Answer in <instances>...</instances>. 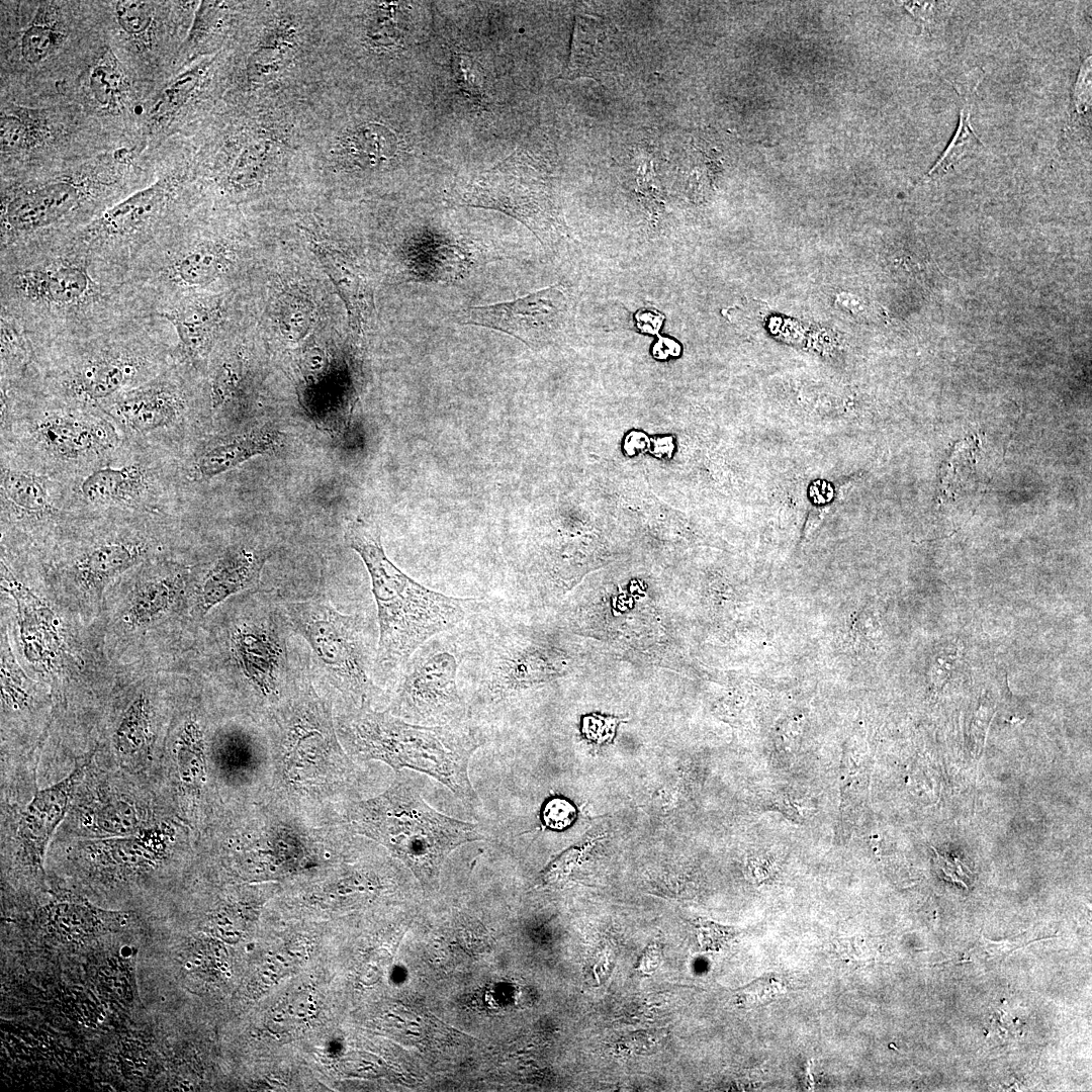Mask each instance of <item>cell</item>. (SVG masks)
<instances>
[{
	"mask_svg": "<svg viewBox=\"0 0 1092 1092\" xmlns=\"http://www.w3.org/2000/svg\"><path fill=\"white\" fill-rule=\"evenodd\" d=\"M86 822L93 831L102 835L122 836L138 831L140 821L132 805L120 799H112L93 808Z\"/></svg>",
	"mask_w": 1092,
	"mask_h": 1092,
	"instance_id": "4dcf8cb0",
	"label": "cell"
},
{
	"mask_svg": "<svg viewBox=\"0 0 1092 1092\" xmlns=\"http://www.w3.org/2000/svg\"><path fill=\"white\" fill-rule=\"evenodd\" d=\"M644 959V962L647 966H649L650 964L652 966H656L658 960V950L656 949V947L649 948Z\"/></svg>",
	"mask_w": 1092,
	"mask_h": 1092,
	"instance_id": "f907efd6",
	"label": "cell"
},
{
	"mask_svg": "<svg viewBox=\"0 0 1092 1092\" xmlns=\"http://www.w3.org/2000/svg\"><path fill=\"white\" fill-rule=\"evenodd\" d=\"M77 479L1 451L2 532H15L21 537L66 533L83 513L74 491Z\"/></svg>",
	"mask_w": 1092,
	"mask_h": 1092,
	"instance_id": "52a82bcc",
	"label": "cell"
},
{
	"mask_svg": "<svg viewBox=\"0 0 1092 1092\" xmlns=\"http://www.w3.org/2000/svg\"><path fill=\"white\" fill-rule=\"evenodd\" d=\"M262 563L245 548L232 550L220 557L207 572L199 592L203 613L256 583Z\"/></svg>",
	"mask_w": 1092,
	"mask_h": 1092,
	"instance_id": "44dd1931",
	"label": "cell"
},
{
	"mask_svg": "<svg viewBox=\"0 0 1092 1092\" xmlns=\"http://www.w3.org/2000/svg\"><path fill=\"white\" fill-rule=\"evenodd\" d=\"M91 756L75 764L58 783L35 792L19 816L18 838L26 862L42 869L49 842L65 818L77 787L82 782Z\"/></svg>",
	"mask_w": 1092,
	"mask_h": 1092,
	"instance_id": "5bb4252c",
	"label": "cell"
},
{
	"mask_svg": "<svg viewBox=\"0 0 1092 1092\" xmlns=\"http://www.w3.org/2000/svg\"><path fill=\"white\" fill-rule=\"evenodd\" d=\"M0 415V451L72 478L112 463L130 449L100 408L1 387Z\"/></svg>",
	"mask_w": 1092,
	"mask_h": 1092,
	"instance_id": "7a4b0ae2",
	"label": "cell"
},
{
	"mask_svg": "<svg viewBox=\"0 0 1092 1092\" xmlns=\"http://www.w3.org/2000/svg\"><path fill=\"white\" fill-rule=\"evenodd\" d=\"M310 249L344 301L350 327L360 333L373 308L372 293L366 280L339 251L314 242Z\"/></svg>",
	"mask_w": 1092,
	"mask_h": 1092,
	"instance_id": "d6986e66",
	"label": "cell"
},
{
	"mask_svg": "<svg viewBox=\"0 0 1092 1092\" xmlns=\"http://www.w3.org/2000/svg\"><path fill=\"white\" fill-rule=\"evenodd\" d=\"M165 369L166 355L154 342L98 340L38 359L19 389L76 406L101 408Z\"/></svg>",
	"mask_w": 1092,
	"mask_h": 1092,
	"instance_id": "5b68a950",
	"label": "cell"
},
{
	"mask_svg": "<svg viewBox=\"0 0 1092 1092\" xmlns=\"http://www.w3.org/2000/svg\"><path fill=\"white\" fill-rule=\"evenodd\" d=\"M961 100L958 128L944 152L922 180L941 176L967 155L980 148H984V144L974 130L971 122V104L969 97L961 96Z\"/></svg>",
	"mask_w": 1092,
	"mask_h": 1092,
	"instance_id": "f1b7e54d",
	"label": "cell"
},
{
	"mask_svg": "<svg viewBox=\"0 0 1092 1092\" xmlns=\"http://www.w3.org/2000/svg\"><path fill=\"white\" fill-rule=\"evenodd\" d=\"M163 515L114 511L112 529L83 539L64 563V571L83 589L100 593L113 579L159 553L153 529Z\"/></svg>",
	"mask_w": 1092,
	"mask_h": 1092,
	"instance_id": "30bf717a",
	"label": "cell"
},
{
	"mask_svg": "<svg viewBox=\"0 0 1092 1092\" xmlns=\"http://www.w3.org/2000/svg\"><path fill=\"white\" fill-rule=\"evenodd\" d=\"M180 571H164L139 580L128 598L122 620L130 628H143L168 614L182 596Z\"/></svg>",
	"mask_w": 1092,
	"mask_h": 1092,
	"instance_id": "ffe728a7",
	"label": "cell"
},
{
	"mask_svg": "<svg viewBox=\"0 0 1092 1092\" xmlns=\"http://www.w3.org/2000/svg\"><path fill=\"white\" fill-rule=\"evenodd\" d=\"M280 314L282 329L289 339L302 338L311 325V305L296 296L285 298Z\"/></svg>",
	"mask_w": 1092,
	"mask_h": 1092,
	"instance_id": "8d00e7d4",
	"label": "cell"
},
{
	"mask_svg": "<svg viewBox=\"0 0 1092 1092\" xmlns=\"http://www.w3.org/2000/svg\"><path fill=\"white\" fill-rule=\"evenodd\" d=\"M452 70L460 89L475 99L484 93V75L479 64L464 54H453Z\"/></svg>",
	"mask_w": 1092,
	"mask_h": 1092,
	"instance_id": "74e56055",
	"label": "cell"
},
{
	"mask_svg": "<svg viewBox=\"0 0 1092 1092\" xmlns=\"http://www.w3.org/2000/svg\"><path fill=\"white\" fill-rule=\"evenodd\" d=\"M56 17L52 3L39 5L32 23L21 38V54L27 63H39L63 42L65 34L58 29Z\"/></svg>",
	"mask_w": 1092,
	"mask_h": 1092,
	"instance_id": "83f0119b",
	"label": "cell"
},
{
	"mask_svg": "<svg viewBox=\"0 0 1092 1092\" xmlns=\"http://www.w3.org/2000/svg\"><path fill=\"white\" fill-rule=\"evenodd\" d=\"M289 616L294 629L337 685L358 706L370 705L378 689L370 675V653L362 620L318 601L290 606Z\"/></svg>",
	"mask_w": 1092,
	"mask_h": 1092,
	"instance_id": "ba28073f",
	"label": "cell"
},
{
	"mask_svg": "<svg viewBox=\"0 0 1092 1092\" xmlns=\"http://www.w3.org/2000/svg\"><path fill=\"white\" fill-rule=\"evenodd\" d=\"M338 729L346 749L357 758L382 761L396 772L402 768L423 772L449 789L467 809L474 812L480 806L468 768L483 739L472 722L413 724L365 704L344 716Z\"/></svg>",
	"mask_w": 1092,
	"mask_h": 1092,
	"instance_id": "3957f363",
	"label": "cell"
},
{
	"mask_svg": "<svg viewBox=\"0 0 1092 1092\" xmlns=\"http://www.w3.org/2000/svg\"><path fill=\"white\" fill-rule=\"evenodd\" d=\"M349 821L355 832L401 859L424 888L438 884L441 868L454 849L485 839L477 824L438 812L418 788L402 780L375 798L354 803Z\"/></svg>",
	"mask_w": 1092,
	"mask_h": 1092,
	"instance_id": "277c9868",
	"label": "cell"
},
{
	"mask_svg": "<svg viewBox=\"0 0 1092 1092\" xmlns=\"http://www.w3.org/2000/svg\"><path fill=\"white\" fill-rule=\"evenodd\" d=\"M82 196V189L70 181H56L23 190L6 204L3 223L11 233H30L47 228L77 207Z\"/></svg>",
	"mask_w": 1092,
	"mask_h": 1092,
	"instance_id": "9a60e30c",
	"label": "cell"
},
{
	"mask_svg": "<svg viewBox=\"0 0 1092 1092\" xmlns=\"http://www.w3.org/2000/svg\"><path fill=\"white\" fill-rule=\"evenodd\" d=\"M934 2H910L905 7L920 21L927 24L933 16Z\"/></svg>",
	"mask_w": 1092,
	"mask_h": 1092,
	"instance_id": "c3c4849f",
	"label": "cell"
},
{
	"mask_svg": "<svg viewBox=\"0 0 1092 1092\" xmlns=\"http://www.w3.org/2000/svg\"><path fill=\"white\" fill-rule=\"evenodd\" d=\"M621 721L615 717H605L602 715H588L583 717L581 723V732L583 735L599 744L609 742L613 739L616 726Z\"/></svg>",
	"mask_w": 1092,
	"mask_h": 1092,
	"instance_id": "60d3db41",
	"label": "cell"
},
{
	"mask_svg": "<svg viewBox=\"0 0 1092 1092\" xmlns=\"http://www.w3.org/2000/svg\"><path fill=\"white\" fill-rule=\"evenodd\" d=\"M0 124L1 147L5 151L28 149L40 138L39 120L25 109L2 113Z\"/></svg>",
	"mask_w": 1092,
	"mask_h": 1092,
	"instance_id": "1f68e13d",
	"label": "cell"
},
{
	"mask_svg": "<svg viewBox=\"0 0 1092 1092\" xmlns=\"http://www.w3.org/2000/svg\"><path fill=\"white\" fill-rule=\"evenodd\" d=\"M228 248L205 242L170 258L158 272L161 277L181 286L198 287L218 278L230 263Z\"/></svg>",
	"mask_w": 1092,
	"mask_h": 1092,
	"instance_id": "7402d4cb",
	"label": "cell"
},
{
	"mask_svg": "<svg viewBox=\"0 0 1092 1092\" xmlns=\"http://www.w3.org/2000/svg\"><path fill=\"white\" fill-rule=\"evenodd\" d=\"M164 186L157 182L140 190L107 209L96 221L95 229L102 235L125 236L148 220L164 197Z\"/></svg>",
	"mask_w": 1092,
	"mask_h": 1092,
	"instance_id": "d4e9b609",
	"label": "cell"
},
{
	"mask_svg": "<svg viewBox=\"0 0 1092 1092\" xmlns=\"http://www.w3.org/2000/svg\"><path fill=\"white\" fill-rule=\"evenodd\" d=\"M188 400L167 369L105 403L103 411L136 449L170 454L187 422Z\"/></svg>",
	"mask_w": 1092,
	"mask_h": 1092,
	"instance_id": "8fae6325",
	"label": "cell"
},
{
	"mask_svg": "<svg viewBox=\"0 0 1092 1092\" xmlns=\"http://www.w3.org/2000/svg\"><path fill=\"white\" fill-rule=\"evenodd\" d=\"M1027 943H1029V939L1026 934H1021L1003 941H992L981 936L975 948V952L981 963L996 965L1003 961L1013 950L1020 948Z\"/></svg>",
	"mask_w": 1092,
	"mask_h": 1092,
	"instance_id": "ab89813d",
	"label": "cell"
},
{
	"mask_svg": "<svg viewBox=\"0 0 1092 1092\" xmlns=\"http://www.w3.org/2000/svg\"><path fill=\"white\" fill-rule=\"evenodd\" d=\"M283 435L276 429L261 428L247 434L213 441L197 452L190 463L188 475L195 481H206L236 468L248 459L274 450Z\"/></svg>",
	"mask_w": 1092,
	"mask_h": 1092,
	"instance_id": "e0dca14e",
	"label": "cell"
},
{
	"mask_svg": "<svg viewBox=\"0 0 1092 1092\" xmlns=\"http://www.w3.org/2000/svg\"><path fill=\"white\" fill-rule=\"evenodd\" d=\"M210 62L205 61L178 76L163 91L154 107V113L156 115H165L181 107L190 97L191 92L201 80Z\"/></svg>",
	"mask_w": 1092,
	"mask_h": 1092,
	"instance_id": "836d02e7",
	"label": "cell"
},
{
	"mask_svg": "<svg viewBox=\"0 0 1092 1092\" xmlns=\"http://www.w3.org/2000/svg\"><path fill=\"white\" fill-rule=\"evenodd\" d=\"M5 287L25 304L51 312H78L103 292L85 259L56 256L17 268Z\"/></svg>",
	"mask_w": 1092,
	"mask_h": 1092,
	"instance_id": "7c38bea8",
	"label": "cell"
},
{
	"mask_svg": "<svg viewBox=\"0 0 1092 1092\" xmlns=\"http://www.w3.org/2000/svg\"><path fill=\"white\" fill-rule=\"evenodd\" d=\"M600 27L596 19L589 16H576L571 43V54L562 75L564 79H576L590 76L596 64V44L599 41Z\"/></svg>",
	"mask_w": 1092,
	"mask_h": 1092,
	"instance_id": "f546056e",
	"label": "cell"
},
{
	"mask_svg": "<svg viewBox=\"0 0 1092 1092\" xmlns=\"http://www.w3.org/2000/svg\"><path fill=\"white\" fill-rule=\"evenodd\" d=\"M558 811L553 801L545 809V820L548 825L562 827L568 825L573 818L574 808L565 801L557 800Z\"/></svg>",
	"mask_w": 1092,
	"mask_h": 1092,
	"instance_id": "bcb514c9",
	"label": "cell"
},
{
	"mask_svg": "<svg viewBox=\"0 0 1092 1092\" xmlns=\"http://www.w3.org/2000/svg\"><path fill=\"white\" fill-rule=\"evenodd\" d=\"M90 87L94 98L103 106L115 104L125 90L122 71L110 50H106L95 63L90 75Z\"/></svg>",
	"mask_w": 1092,
	"mask_h": 1092,
	"instance_id": "d6a6232c",
	"label": "cell"
},
{
	"mask_svg": "<svg viewBox=\"0 0 1092 1092\" xmlns=\"http://www.w3.org/2000/svg\"><path fill=\"white\" fill-rule=\"evenodd\" d=\"M838 953L845 961L852 963H864L874 956L871 953V947L867 944L866 940L857 938L841 939L836 943Z\"/></svg>",
	"mask_w": 1092,
	"mask_h": 1092,
	"instance_id": "ee69618b",
	"label": "cell"
},
{
	"mask_svg": "<svg viewBox=\"0 0 1092 1092\" xmlns=\"http://www.w3.org/2000/svg\"><path fill=\"white\" fill-rule=\"evenodd\" d=\"M153 739L151 703L146 695L140 694L127 706L116 726L114 748L125 765H138L149 757Z\"/></svg>",
	"mask_w": 1092,
	"mask_h": 1092,
	"instance_id": "cb8c5ba5",
	"label": "cell"
},
{
	"mask_svg": "<svg viewBox=\"0 0 1092 1092\" xmlns=\"http://www.w3.org/2000/svg\"><path fill=\"white\" fill-rule=\"evenodd\" d=\"M348 149L357 164L362 167H377L395 155L397 140L387 127L366 123L357 127L349 136Z\"/></svg>",
	"mask_w": 1092,
	"mask_h": 1092,
	"instance_id": "4316f807",
	"label": "cell"
},
{
	"mask_svg": "<svg viewBox=\"0 0 1092 1092\" xmlns=\"http://www.w3.org/2000/svg\"><path fill=\"white\" fill-rule=\"evenodd\" d=\"M466 641L465 622L422 644L397 675L387 709L406 722L426 726L471 722L459 685Z\"/></svg>",
	"mask_w": 1092,
	"mask_h": 1092,
	"instance_id": "8992f818",
	"label": "cell"
},
{
	"mask_svg": "<svg viewBox=\"0 0 1092 1092\" xmlns=\"http://www.w3.org/2000/svg\"><path fill=\"white\" fill-rule=\"evenodd\" d=\"M1 688L2 700L10 708L21 709L28 705L30 695L26 678L16 662L3 653Z\"/></svg>",
	"mask_w": 1092,
	"mask_h": 1092,
	"instance_id": "d590c367",
	"label": "cell"
},
{
	"mask_svg": "<svg viewBox=\"0 0 1092 1092\" xmlns=\"http://www.w3.org/2000/svg\"><path fill=\"white\" fill-rule=\"evenodd\" d=\"M774 805L777 810L798 822H804L811 816L813 810L810 803H804V799L788 796L778 798Z\"/></svg>",
	"mask_w": 1092,
	"mask_h": 1092,
	"instance_id": "f6af8a7d",
	"label": "cell"
},
{
	"mask_svg": "<svg viewBox=\"0 0 1092 1092\" xmlns=\"http://www.w3.org/2000/svg\"><path fill=\"white\" fill-rule=\"evenodd\" d=\"M678 352V344L668 338H660L653 349L654 356L659 359H665L668 355H677Z\"/></svg>",
	"mask_w": 1092,
	"mask_h": 1092,
	"instance_id": "681fc988",
	"label": "cell"
},
{
	"mask_svg": "<svg viewBox=\"0 0 1092 1092\" xmlns=\"http://www.w3.org/2000/svg\"><path fill=\"white\" fill-rule=\"evenodd\" d=\"M699 941L702 948L719 949L731 940L737 930L732 927L717 924L708 920H699L697 923Z\"/></svg>",
	"mask_w": 1092,
	"mask_h": 1092,
	"instance_id": "b9f144b4",
	"label": "cell"
},
{
	"mask_svg": "<svg viewBox=\"0 0 1092 1092\" xmlns=\"http://www.w3.org/2000/svg\"><path fill=\"white\" fill-rule=\"evenodd\" d=\"M169 455L130 446L114 462L76 480L74 491L80 508L164 515L172 479Z\"/></svg>",
	"mask_w": 1092,
	"mask_h": 1092,
	"instance_id": "9c48e42d",
	"label": "cell"
},
{
	"mask_svg": "<svg viewBox=\"0 0 1092 1092\" xmlns=\"http://www.w3.org/2000/svg\"><path fill=\"white\" fill-rule=\"evenodd\" d=\"M1078 113L1087 112L1091 105V57L1081 65L1073 96Z\"/></svg>",
	"mask_w": 1092,
	"mask_h": 1092,
	"instance_id": "7bdbcfd3",
	"label": "cell"
},
{
	"mask_svg": "<svg viewBox=\"0 0 1092 1092\" xmlns=\"http://www.w3.org/2000/svg\"><path fill=\"white\" fill-rule=\"evenodd\" d=\"M231 645L245 676L263 694H272L283 658L277 635L263 624H243L234 630Z\"/></svg>",
	"mask_w": 1092,
	"mask_h": 1092,
	"instance_id": "2e32d148",
	"label": "cell"
},
{
	"mask_svg": "<svg viewBox=\"0 0 1092 1092\" xmlns=\"http://www.w3.org/2000/svg\"><path fill=\"white\" fill-rule=\"evenodd\" d=\"M115 12L118 24L125 32L140 34L149 27L154 8L151 2L119 1Z\"/></svg>",
	"mask_w": 1092,
	"mask_h": 1092,
	"instance_id": "f35d334b",
	"label": "cell"
},
{
	"mask_svg": "<svg viewBox=\"0 0 1092 1092\" xmlns=\"http://www.w3.org/2000/svg\"><path fill=\"white\" fill-rule=\"evenodd\" d=\"M172 832L166 824L91 842L102 860L125 867L149 866L165 853ZM100 859V860H101Z\"/></svg>",
	"mask_w": 1092,
	"mask_h": 1092,
	"instance_id": "603a6c76",
	"label": "cell"
},
{
	"mask_svg": "<svg viewBox=\"0 0 1092 1092\" xmlns=\"http://www.w3.org/2000/svg\"><path fill=\"white\" fill-rule=\"evenodd\" d=\"M346 540L370 575L379 625L374 672L381 678L398 675L422 644L460 626L485 605L473 598L440 594L406 575L386 556L379 526L373 521L351 522Z\"/></svg>",
	"mask_w": 1092,
	"mask_h": 1092,
	"instance_id": "6da1fadb",
	"label": "cell"
},
{
	"mask_svg": "<svg viewBox=\"0 0 1092 1092\" xmlns=\"http://www.w3.org/2000/svg\"><path fill=\"white\" fill-rule=\"evenodd\" d=\"M787 991L784 979L778 974H765L735 992L736 1003L741 1008H753L768 1004Z\"/></svg>",
	"mask_w": 1092,
	"mask_h": 1092,
	"instance_id": "e575fe53",
	"label": "cell"
},
{
	"mask_svg": "<svg viewBox=\"0 0 1092 1092\" xmlns=\"http://www.w3.org/2000/svg\"><path fill=\"white\" fill-rule=\"evenodd\" d=\"M564 308V294L550 287L513 301L462 308L455 315L461 325L490 328L529 344L555 330Z\"/></svg>",
	"mask_w": 1092,
	"mask_h": 1092,
	"instance_id": "4fadbf2b",
	"label": "cell"
},
{
	"mask_svg": "<svg viewBox=\"0 0 1092 1092\" xmlns=\"http://www.w3.org/2000/svg\"><path fill=\"white\" fill-rule=\"evenodd\" d=\"M176 330L180 349L193 364L209 354L221 320L219 304L194 300L159 313Z\"/></svg>",
	"mask_w": 1092,
	"mask_h": 1092,
	"instance_id": "ac0fdd59",
	"label": "cell"
},
{
	"mask_svg": "<svg viewBox=\"0 0 1092 1092\" xmlns=\"http://www.w3.org/2000/svg\"><path fill=\"white\" fill-rule=\"evenodd\" d=\"M177 771L184 788L198 792L205 778L203 734L198 722L188 718L175 743Z\"/></svg>",
	"mask_w": 1092,
	"mask_h": 1092,
	"instance_id": "484cf974",
	"label": "cell"
},
{
	"mask_svg": "<svg viewBox=\"0 0 1092 1092\" xmlns=\"http://www.w3.org/2000/svg\"><path fill=\"white\" fill-rule=\"evenodd\" d=\"M662 320L663 316L661 314L651 310L638 311L636 315V323L639 330L649 334H656L658 332Z\"/></svg>",
	"mask_w": 1092,
	"mask_h": 1092,
	"instance_id": "7dc6e473",
	"label": "cell"
}]
</instances>
